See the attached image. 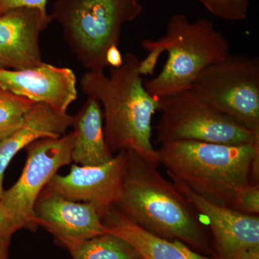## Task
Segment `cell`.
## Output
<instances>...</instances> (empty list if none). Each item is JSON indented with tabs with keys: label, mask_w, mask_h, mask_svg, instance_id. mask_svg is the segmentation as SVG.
Wrapping results in <instances>:
<instances>
[{
	"label": "cell",
	"mask_w": 259,
	"mask_h": 259,
	"mask_svg": "<svg viewBox=\"0 0 259 259\" xmlns=\"http://www.w3.org/2000/svg\"><path fill=\"white\" fill-rule=\"evenodd\" d=\"M139 64L138 56L127 53L121 66L110 68L108 76L104 71H88L80 86L87 97L100 104L105 141L112 153L134 151L158 166L151 122L159 110L160 100L146 91Z\"/></svg>",
	"instance_id": "6da1fadb"
},
{
	"label": "cell",
	"mask_w": 259,
	"mask_h": 259,
	"mask_svg": "<svg viewBox=\"0 0 259 259\" xmlns=\"http://www.w3.org/2000/svg\"><path fill=\"white\" fill-rule=\"evenodd\" d=\"M156 150L158 163L168 177L217 205L231 208L240 191L259 184V144L179 141Z\"/></svg>",
	"instance_id": "7a4b0ae2"
},
{
	"label": "cell",
	"mask_w": 259,
	"mask_h": 259,
	"mask_svg": "<svg viewBox=\"0 0 259 259\" xmlns=\"http://www.w3.org/2000/svg\"><path fill=\"white\" fill-rule=\"evenodd\" d=\"M127 151L120 197L115 204L131 221L153 234L203 253L212 248L191 204L158 171V165Z\"/></svg>",
	"instance_id": "3957f363"
},
{
	"label": "cell",
	"mask_w": 259,
	"mask_h": 259,
	"mask_svg": "<svg viewBox=\"0 0 259 259\" xmlns=\"http://www.w3.org/2000/svg\"><path fill=\"white\" fill-rule=\"evenodd\" d=\"M141 47L168 53L161 72L144 83L146 91L157 99L192 89L204 69L230 54L228 40L212 20L202 18L192 22L182 14L170 19L161 38L145 39Z\"/></svg>",
	"instance_id": "277c9868"
},
{
	"label": "cell",
	"mask_w": 259,
	"mask_h": 259,
	"mask_svg": "<svg viewBox=\"0 0 259 259\" xmlns=\"http://www.w3.org/2000/svg\"><path fill=\"white\" fill-rule=\"evenodd\" d=\"M142 11L139 0H56L50 15L80 64L88 71H104L107 51L118 47L124 25Z\"/></svg>",
	"instance_id": "5b68a950"
},
{
	"label": "cell",
	"mask_w": 259,
	"mask_h": 259,
	"mask_svg": "<svg viewBox=\"0 0 259 259\" xmlns=\"http://www.w3.org/2000/svg\"><path fill=\"white\" fill-rule=\"evenodd\" d=\"M157 142L192 141L228 145L259 144V136L223 115L192 89L159 99Z\"/></svg>",
	"instance_id": "8992f818"
},
{
	"label": "cell",
	"mask_w": 259,
	"mask_h": 259,
	"mask_svg": "<svg viewBox=\"0 0 259 259\" xmlns=\"http://www.w3.org/2000/svg\"><path fill=\"white\" fill-rule=\"evenodd\" d=\"M192 90L223 115L259 136L258 57L230 54L204 69Z\"/></svg>",
	"instance_id": "52a82bcc"
},
{
	"label": "cell",
	"mask_w": 259,
	"mask_h": 259,
	"mask_svg": "<svg viewBox=\"0 0 259 259\" xmlns=\"http://www.w3.org/2000/svg\"><path fill=\"white\" fill-rule=\"evenodd\" d=\"M74 141L71 132L57 139L37 140L25 148L28 156L21 175L0 198L20 230L35 231L38 228L34 205L51 179L72 161Z\"/></svg>",
	"instance_id": "ba28073f"
},
{
	"label": "cell",
	"mask_w": 259,
	"mask_h": 259,
	"mask_svg": "<svg viewBox=\"0 0 259 259\" xmlns=\"http://www.w3.org/2000/svg\"><path fill=\"white\" fill-rule=\"evenodd\" d=\"M127 160V151L122 150L100 166L73 164L69 174H56L45 188L69 200L93 204L102 216L118 200Z\"/></svg>",
	"instance_id": "9c48e42d"
},
{
	"label": "cell",
	"mask_w": 259,
	"mask_h": 259,
	"mask_svg": "<svg viewBox=\"0 0 259 259\" xmlns=\"http://www.w3.org/2000/svg\"><path fill=\"white\" fill-rule=\"evenodd\" d=\"M172 184L204 218L214 238L218 259H236L245 250L259 247V217L243 214L209 202L185 184L170 177Z\"/></svg>",
	"instance_id": "30bf717a"
},
{
	"label": "cell",
	"mask_w": 259,
	"mask_h": 259,
	"mask_svg": "<svg viewBox=\"0 0 259 259\" xmlns=\"http://www.w3.org/2000/svg\"><path fill=\"white\" fill-rule=\"evenodd\" d=\"M37 226L68 247L107 233L101 215L93 204L74 202L44 188L34 205Z\"/></svg>",
	"instance_id": "8fae6325"
},
{
	"label": "cell",
	"mask_w": 259,
	"mask_h": 259,
	"mask_svg": "<svg viewBox=\"0 0 259 259\" xmlns=\"http://www.w3.org/2000/svg\"><path fill=\"white\" fill-rule=\"evenodd\" d=\"M0 88L66 113L77 100L76 78L69 68L42 64L20 71L0 69Z\"/></svg>",
	"instance_id": "7c38bea8"
},
{
	"label": "cell",
	"mask_w": 259,
	"mask_h": 259,
	"mask_svg": "<svg viewBox=\"0 0 259 259\" xmlns=\"http://www.w3.org/2000/svg\"><path fill=\"white\" fill-rule=\"evenodd\" d=\"M52 20L35 8H17L0 16V69L20 71L42 64L39 38Z\"/></svg>",
	"instance_id": "4fadbf2b"
},
{
	"label": "cell",
	"mask_w": 259,
	"mask_h": 259,
	"mask_svg": "<svg viewBox=\"0 0 259 259\" xmlns=\"http://www.w3.org/2000/svg\"><path fill=\"white\" fill-rule=\"evenodd\" d=\"M107 233L128 243L141 259H218L192 250L179 241H171L146 231L131 221L115 205L101 216Z\"/></svg>",
	"instance_id": "5bb4252c"
},
{
	"label": "cell",
	"mask_w": 259,
	"mask_h": 259,
	"mask_svg": "<svg viewBox=\"0 0 259 259\" xmlns=\"http://www.w3.org/2000/svg\"><path fill=\"white\" fill-rule=\"evenodd\" d=\"M73 122L74 116L56 111L45 103H35L27 112L21 125L0 141V198L5 171L15 155L37 140L64 136Z\"/></svg>",
	"instance_id": "9a60e30c"
},
{
	"label": "cell",
	"mask_w": 259,
	"mask_h": 259,
	"mask_svg": "<svg viewBox=\"0 0 259 259\" xmlns=\"http://www.w3.org/2000/svg\"><path fill=\"white\" fill-rule=\"evenodd\" d=\"M71 158L75 164L94 166L106 163L114 157L105 141L103 115L96 99L88 97L83 107L74 116Z\"/></svg>",
	"instance_id": "2e32d148"
},
{
	"label": "cell",
	"mask_w": 259,
	"mask_h": 259,
	"mask_svg": "<svg viewBox=\"0 0 259 259\" xmlns=\"http://www.w3.org/2000/svg\"><path fill=\"white\" fill-rule=\"evenodd\" d=\"M73 259H140L136 251L119 237L105 233L66 247Z\"/></svg>",
	"instance_id": "e0dca14e"
},
{
	"label": "cell",
	"mask_w": 259,
	"mask_h": 259,
	"mask_svg": "<svg viewBox=\"0 0 259 259\" xmlns=\"http://www.w3.org/2000/svg\"><path fill=\"white\" fill-rule=\"evenodd\" d=\"M35 102L0 88V141L8 138L23 123L25 114Z\"/></svg>",
	"instance_id": "ac0fdd59"
},
{
	"label": "cell",
	"mask_w": 259,
	"mask_h": 259,
	"mask_svg": "<svg viewBox=\"0 0 259 259\" xmlns=\"http://www.w3.org/2000/svg\"><path fill=\"white\" fill-rule=\"evenodd\" d=\"M209 13L227 21L246 18L250 0H198Z\"/></svg>",
	"instance_id": "d6986e66"
},
{
	"label": "cell",
	"mask_w": 259,
	"mask_h": 259,
	"mask_svg": "<svg viewBox=\"0 0 259 259\" xmlns=\"http://www.w3.org/2000/svg\"><path fill=\"white\" fill-rule=\"evenodd\" d=\"M231 209L250 215L259 214V184H250L240 191Z\"/></svg>",
	"instance_id": "ffe728a7"
},
{
	"label": "cell",
	"mask_w": 259,
	"mask_h": 259,
	"mask_svg": "<svg viewBox=\"0 0 259 259\" xmlns=\"http://www.w3.org/2000/svg\"><path fill=\"white\" fill-rule=\"evenodd\" d=\"M48 0H0V16L17 8H35L47 15Z\"/></svg>",
	"instance_id": "44dd1931"
},
{
	"label": "cell",
	"mask_w": 259,
	"mask_h": 259,
	"mask_svg": "<svg viewBox=\"0 0 259 259\" xmlns=\"http://www.w3.org/2000/svg\"><path fill=\"white\" fill-rule=\"evenodd\" d=\"M20 231L10 212L0 202V241L11 240L17 231Z\"/></svg>",
	"instance_id": "7402d4cb"
},
{
	"label": "cell",
	"mask_w": 259,
	"mask_h": 259,
	"mask_svg": "<svg viewBox=\"0 0 259 259\" xmlns=\"http://www.w3.org/2000/svg\"><path fill=\"white\" fill-rule=\"evenodd\" d=\"M148 56L142 61H139V71L141 76L153 75L156 64L163 51L158 48H150L147 49Z\"/></svg>",
	"instance_id": "603a6c76"
},
{
	"label": "cell",
	"mask_w": 259,
	"mask_h": 259,
	"mask_svg": "<svg viewBox=\"0 0 259 259\" xmlns=\"http://www.w3.org/2000/svg\"><path fill=\"white\" fill-rule=\"evenodd\" d=\"M107 66L110 68H118L123 63V56L118 47H112L107 51L106 55Z\"/></svg>",
	"instance_id": "cb8c5ba5"
},
{
	"label": "cell",
	"mask_w": 259,
	"mask_h": 259,
	"mask_svg": "<svg viewBox=\"0 0 259 259\" xmlns=\"http://www.w3.org/2000/svg\"><path fill=\"white\" fill-rule=\"evenodd\" d=\"M236 259H259V247L245 250Z\"/></svg>",
	"instance_id": "d4e9b609"
},
{
	"label": "cell",
	"mask_w": 259,
	"mask_h": 259,
	"mask_svg": "<svg viewBox=\"0 0 259 259\" xmlns=\"http://www.w3.org/2000/svg\"><path fill=\"white\" fill-rule=\"evenodd\" d=\"M10 241H0V259H8Z\"/></svg>",
	"instance_id": "484cf974"
},
{
	"label": "cell",
	"mask_w": 259,
	"mask_h": 259,
	"mask_svg": "<svg viewBox=\"0 0 259 259\" xmlns=\"http://www.w3.org/2000/svg\"><path fill=\"white\" fill-rule=\"evenodd\" d=\"M140 259H141V258H140Z\"/></svg>",
	"instance_id": "4316f807"
}]
</instances>
